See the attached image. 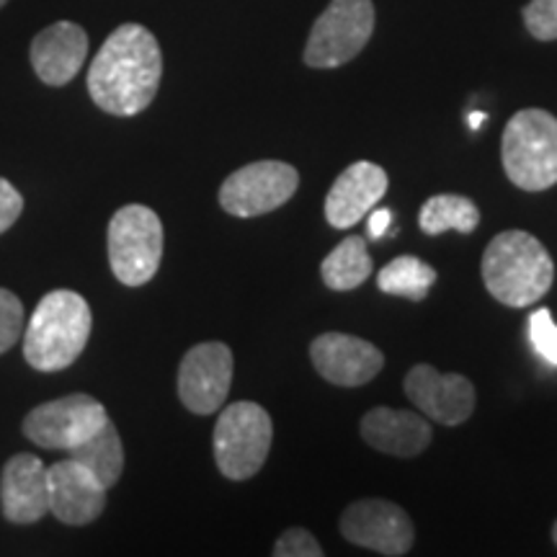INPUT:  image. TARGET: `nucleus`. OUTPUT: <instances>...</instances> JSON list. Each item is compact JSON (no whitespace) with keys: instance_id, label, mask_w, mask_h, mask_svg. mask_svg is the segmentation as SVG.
Wrapping results in <instances>:
<instances>
[{"instance_id":"f257e3e1","label":"nucleus","mask_w":557,"mask_h":557,"mask_svg":"<svg viewBox=\"0 0 557 557\" xmlns=\"http://www.w3.org/2000/svg\"><path fill=\"white\" fill-rule=\"evenodd\" d=\"M163 52L143 24H122L109 34L88 67V94L111 116H137L156 101Z\"/></svg>"},{"instance_id":"f03ea898","label":"nucleus","mask_w":557,"mask_h":557,"mask_svg":"<svg viewBox=\"0 0 557 557\" xmlns=\"http://www.w3.org/2000/svg\"><path fill=\"white\" fill-rule=\"evenodd\" d=\"M485 289L508 308H529L553 289L555 263L540 238L524 230H506L487 243L483 263Z\"/></svg>"},{"instance_id":"7ed1b4c3","label":"nucleus","mask_w":557,"mask_h":557,"mask_svg":"<svg viewBox=\"0 0 557 557\" xmlns=\"http://www.w3.org/2000/svg\"><path fill=\"white\" fill-rule=\"evenodd\" d=\"M94 315L73 289H54L39 299L24 329V357L37 372H62L86 351Z\"/></svg>"},{"instance_id":"20e7f679","label":"nucleus","mask_w":557,"mask_h":557,"mask_svg":"<svg viewBox=\"0 0 557 557\" xmlns=\"http://www.w3.org/2000/svg\"><path fill=\"white\" fill-rule=\"evenodd\" d=\"M500 160L521 191H547L557 184V116L545 109H521L500 139Z\"/></svg>"},{"instance_id":"39448f33","label":"nucleus","mask_w":557,"mask_h":557,"mask_svg":"<svg viewBox=\"0 0 557 557\" xmlns=\"http://www.w3.org/2000/svg\"><path fill=\"white\" fill-rule=\"evenodd\" d=\"M271 442H274V423L267 408L250 400L230 403L214 423V462L227 480L235 483L250 480L267 465Z\"/></svg>"},{"instance_id":"423d86ee","label":"nucleus","mask_w":557,"mask_h":557,"mask_svg":"<svg viewBox=\"0 0 557 557\" xmlns=\"http://www.w3.org/2000/svg\"><path fill=\"white\" fill-rule=\"evenodd\" d=\"M107 248L111 271L124 287H143L163 261V222L145 205L116 209L109 222Z\"/></svg>"},{"instance_id":"0eeeda50","label":"nucleus","mask_w":557,"mask_h":557,"mask_svg":"<svg viewBox=\"0 0 557 557\" xmlns=\"http://www.w3.org/2000/svg\"><path fill=\"white\" fill-rule=\"evenodd\" d=\"M374 32L372 0H331L312 24L305 45V65L333 70L351 62L364 50Z\"/></svg>"},{"instance_id":"6e6552de","label":"nucleus","mask_w":557,"mask_h":557,"mask_svg":"<svg viewBox=\"0 0 557 557\" xmlns=\"http://www.w3.org/2000/svg\"><path fill=\"white\" fill-rule=\"evenodd\" d=\"M299 173L284 160H256L222 181L220 207L233 218H261L295 197Z\"/></svg>"},{"instance_id":"1a4fd4ad","label":"nucleus","mask_w":557,"mask_h":557,"mask_svg":"<svg viewBox=\"0 0 557 557\" xmlns=\"http://www.w3.org/2000/svg\"><path fill=\"white\" fill-rule=\"evenodd\" d=\"M109 421L107 408L90 395L75 393L65 398L41 403L24 418V436L41 449L70 451L88 442Z\"/></svg>"},{"instance_id":"9d476101","label":"nucleus","mask_w":557,"mask_h":557,"mask_svg":"<svg viewBox=\"0 0 557 557\" xmlns=\"http://www.w3.org/2000/svg\"><path fill=\"white\" fill-rule=\"evenodd\" d=\"M233 372V351L222 341L191 346L178 367V398L184 408L197 416L218 413L227 403Z\"/></svg>"},{"instance_id":"9b49d317","label":"nucleus","mask_w":557,"mask_h":557,"mask_svg":"<svg viewBox=\"0 0 557 557\" xmlns=\"http://www.w3.org/2000/svg\"><path fill=\"white\" fill-rule=\"evenodd\" d=\"M341 534L357 547L387 557L408 555L416 542V527L398 504L385 498H361L341 513Z\"/></svg>"},{"instance_id":"f8f14e48","label":"nucleus","mask_w":557,"mask_h":557,"mask_svg":"<svg viewBox=\"0 0 557 557\" xmlns=\"http://www.w3.org/2000/svg\"><path fill=\"white\" fill-rule=\"evenodd\" d=\"M408 400L442 426H459L475 410V385L462 374L438 372L431 364H416L403 380Z\"/></svg>"},{"instance_id":"ddd939ff","label":"nucleus","mask_w":557,"mask_h":557,"mask_svg":"<svg viewBox=\"0 0 557 557\" xmlns=\"http://www.w3.org/2000/svg\"><path fill=\"white\" fill-rule=\"evenodd\" d=\"M310 359L325 382L338 387H361L385 367L377 346L348 333H323L310 344Z\"/></svg>"},{"instance_id":"4468645a","label":"nucleus","mask_w":557,"mask_h":557,"mask_svg":"<svg viewBox=\"0 0 557 557\" xmlns=\"http://www.w3.org/2000/svg\"><path fill=\"white\" fill-rule=\"evenodd\" d=\"M47 496L52 517L67 527H86L107 508V487L73 457L47 468Z\"/></svg>"},{"instance_id":"2eb2a0df","label":"nucleus","mask_w":557,"mask_h":557,"mask_svg":"<svg viewBox=\"0 0 557 557\" xmlns=\"http://www.w3.org/2000/svg\"><path fill=\"white\" fill-rule=\"evenodd\" d=\"M389 178L382 165L372 160H357L341 176L333 181L329 197H325V220L331 227L348 230L364 220L380 199L387 194Z\"/></svg>"},{"instance_id":"dca6fc26","label":"nucleus","mask_w":557,"mask_h":557,"mask_svg":"<svg viewBox=\"0 0 557 557\" xmlns=\"http://www.w3.org/2000/svg\"><path fill=\"white\" fill-rule=\"evenodd\" d=\"M0 508L11 524H37L50 511L47 468L37 455H13L0 472Z\"/></svg>"},{"instance_id":"f3484780","label":"nucleus","mask_w":557,"mask_h":557,"mask_svg":"<svg viewBox=\"0 0 557 557\" xmlns=\"http://www.w3.org/2000/svg\"><path fill=\"white\" fill-rule=\"evenodd\" d=\"M29 58L34 73L45 86H67L88 58V34L73 21H58L34 37Z\"/></svg>"},{"instance_id":"a211bd4d","label":"nucleus","mask_w":557,"mask_h":557,"mask_svg":"<svg viewBox=\"0 0 557 557\" xmlns=\"http://www.w3.org/2000/svg\"><path fill=\"white\" fill-rule=\"evenodd\" d=\"M361 438L389 457H418L431 444V423L413 410L372 408L361 418Z\"/></svg>"},{"instance_id":"6ab92c4d","label":"nucleus","mask_w":557,"mask_h":557,"mask_svg":"<svg viewBox=\"0 0 557 557\" xmlns=\"http://www.w3.org/2000/svg\"><path fill=\"white\" fill-rule=\"evenodd\" d=\"M374 263L367 250V240L354 235V238L341 240L336 248L331 250L320 267V276H323L325 287L333 292H351L361 287L369 276H372Z\"/></svg>"},{"instance_id":"aec40b11","label":"nucleus","mask_w":557,"mask_h":557,"mask_svg":"<svg viewBox=\"0 0 557 557\" xmlns=\"http://www.w3.org/2000/svg\"><path fill=\"white\" fill-rule=\"evenodd\" d=\"M75 462H81L83 468H88L99 478V483L107 487H114L120 483L124 472V444L120 431L111 421L103 423V429L96 436H90L88 442L78 444L75 449L67 451Z\"/></svg>"},{"instance_id":"412c9836","label":"nucleus","mask_w":557,"mask_h":557,"mask_svg":"<svg viewBox=\"0 0 557 557\" xmlns=\"http://www.w3.org/2000/svg\"><path fill=\"white\" fill-rule=\"evenodd\" d=\"M418 225L431 238L447 233V230L470 235L480 225V209L475 201L462 197V194H436V197L426 199V205L421 207Z\"/></svg>"},{"instance_id":"4be33fe9","label":"nucleus","mask_w":557,"mask_h":557,"mask_svg":"<svg viewBox=\"0 0 557 557\" xmlns=\"http://www.w3.org/2000/svg\"><path fill=\"white\" fill-rule=\"evenodd\" d=\"M436 278V269L429 267L426 261L416 259V256H398V259L389 261L385 269H380L377 287L380 292H385V295L406 297L410 302H421V299H426L429 289L434 287Z\"/></svg>"},{"instance_id":"5701e85b","label":"nucleus","mask_w":557,"mask_h":557,"mask_svg":"<svg viewBox=\"0 0 557 557\" xmlns=\"http://www.w3.org/2000/svg\"><path fill=\"white\" fill-rule=\"evenodd\" d=\"M24 305L11 289L0 287V354H5L21 341L24 333Z\"/></svg>"},{"instance_id":"b1692460","label":"nucleus","mask_w":557,"mask_h":557,"mask_svg":"<svg viewBox=\"0 0 557 557\" xmlns=\"http://www.w3.org/2000/svg\"><path fill=\"white\" fill-rule=\"evenodd\" d=\"M524 26L534 39H557V0H529L524 5Z\"/></svg>"},{"instance_id":"393cba45","label":"nucleus","mask_w":557,"mask_h":557,"mask_svg":"<svg viewBox=\"0 0 557 557\" xmlns=\"http://www.w3.org/2000/svg\"><path fill=\"white\" fill-rule=\"evenodd\" d=\"M529 338H532V346L537 348L540 357L557 367V325L553 312L547 308L532 312V318H529Z\"/></svg>"},{"instance_id":"a878e982","label":"nucleus","mask_w":557,"mask_h":557,"mask_svg":"<svg viewBox=\"0 0 557 557\" xmlns=\"http://www.w3.org/2000/svg\"><path fill=\"white\" fill-rule=\"evenodd\" d=\"M276 557H323V547L308 529L289 527L274 545Z\"/></svg>"},{"instance_id":"bb28decb","label":"nucleus","mask_w":557,"mask_h":557,"mask_svg":"<svg viewBox=\"0 0 557 557\" xmlns=\"http://www.w3.org/2000/svg\"><path fill=\"white\" fill-rule=\"evenodd\" d=\"M24 212V197L9 178H0V235L9 233Z\"/></svg>"},{"instance_id":"cd10ccee","label":"nucleus","mask_w":557,"mask_h":557,"mask_svg":"<svg viewBox=\"0 0 557 557\" xmlns=\"http://www.w3.org/2000/svg\"><path fill=\"white\" fill-rule=\"evenodd\" d=\"M389 222H393V212L389 209H372V214H369V235L374 240L382 238L387 233Z\"/></svg>"},{"instance_id":"c85d7f7f","label":"nucleus","mask_w":557,"mask_h":557,"mask_svg":"<svg viewBox=\"0 0 557 557\" xmlns=\"http://www.w3.org/2000/svg\"><path fill=\"white\" fill-rule=\"evenodd\" d=\"M483 122H485V114H478V111H475V114H470V127L472 129H478Z\"/></svg>"},{"instance_id":"c756f323","label":"nucleus","mask_w":557,"mask_h":557,"mask_svg":"<svg viewBox=\"0 0 557 557\" xmlns=\"http://www.w3.org/2000/svg\"><path fill=\"white\" fill-rule=\"evenodd\" d=\"M553 540H555V545H557V521H555V527H553Z\"/></svg>"},{"instance_id":"7c9ffc66","label":"nucleus","mask_w":557,"mask_h":557,"mask_svg":"<svg viewBox=\"0 0 557 557\" xmlns=\"http://www.w3.org/2000/svg\"><path fill=\"white\" fill-rule=\"evenodd\" d=\"M5 3H9V0H0V9H3V5H5Z\"/></svg>"}]
</instances>
